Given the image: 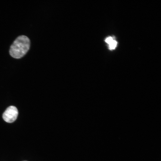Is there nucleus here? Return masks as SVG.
Listing matches in <instances>:
<instances>
[{
  "label": "nucleus",
  "instance_id": "obj_1",
  "mask_svg": "<svg viewBox=\"0 0 161 161\" xmlns=\"http://www.w3.org/2000/svg\"><path fill=\"white\" fill-rule=\"evenodd\" d=\"M30 41L27 36H18L11 45L9 50L10 55L13 58L19 59L23 57L30 48Z\"/></svg>",
  "mask_w": 161,
  "mask_h": 161
},
{
  "label": "nucleus",
  "instance_id": "obj_2",
  "mask_svg": "<svg viewBox=\"0 0 161 161\" xmlns=\"http://www.w3.org/2000/svg\"><path fill=\"white\" fill-rule=\"evenodd\" d=\"M18 112L17 108L14 106L8 107L3 114L2 117L7 122L12 123L17 119Z\"/></svg>",
  "mask_w": 161,
  "mask_h": 161
},
{
  "label": "nucleus",
  "instance_id": "obj_3",
  "mask_svg": "<svg viewBox=\"0 0 161 161\" xmlns=\"http://www.w3.org/2000/svg\"><path fill=\"white\" fill-rule=\"evenodd\" d=\"M117 43V41L113 40L109 44V49L110 50L114 49L116 46Z\"/></svg>",
  "mask_w": 161,
  "mask_h": 161
},
{
  "label": "nucleus",
  "instance_id": "obj_4",
  "mask_svg": "<svg viewBox=\"0 0 161 161\" xmlns=\"http://www.w3.org/2000/svg\"><path fill=\"white\" fill-rule=\"evenodd\" d=\"M113 38L111 37L107 38L105 40V41L109 44L113 40Z\"/></svg>",
  "mask_w": 161,
  "mask_h": 161
},
{
  "label": "nucleus",
  "instance_id": "obj_5",
  "mask_svg": "<svg viewBox=\"0 0 161 161\" xmlns=\"http://www.w3.org/2000/svg\"></svg>",
  "mask_w": 161,
  "mask_h": 161
}]
</instances>
